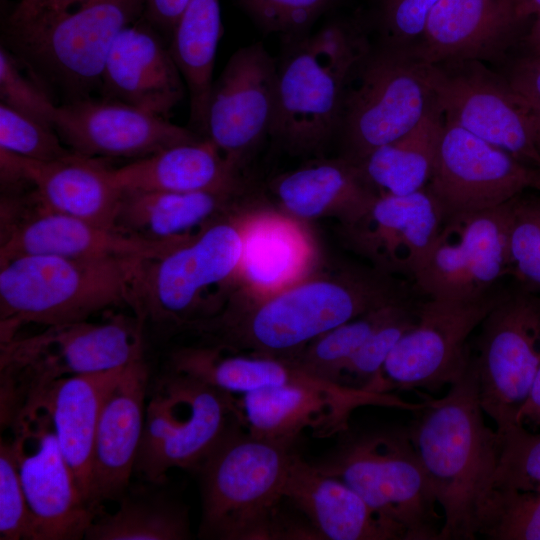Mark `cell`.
Masks as SVG:
<instances>
[{"mask_svg": "<svg viewBox=\"0 0 540 540\" xmlns=\"http://www.w3.org/2000/svg\"><path fill=\"white\" fill-rule=\"evenodd\" d=\"M242 248L240 228L220 221L146 260L135 289V316L143 322L187 324L198 312L201 295L238 270Z\"/></svg>", "mask_w": 540, "mask_h": 540, "instance_id": "13", "label": "cell"}, {"mask_svg": "<svg viewBox=\"0 0 540 540\" xmlns=\"http://www.w3.org/2000/svg\"><path fill=\"white\" fill-rule=\"evenodd\" d=\"M475 532L491 540H540V490L492 486L477 509Z\"/></svg>", "mask_w": 540, "mask_h": 540, "instance_id": "37", "label": "cell"}, {"mask_svg": "<svg viewBox=\"0 0 540 540\" xmlns=\"http://www.w3.org/2000/svg\"><path fill=\"white\" fill-rule=\"evenodd\" d=\"M15 156L23 178L44 207L116 230L123 189L114 168L101 158L76 152L49 162Z\"/></svg>", "mask_w": 540, "mask_h": 540, "instance_id": "27", "label": "cell"}, {"mask_svg": "<svg viewBox=\"0 0 540 540\" xmlns=\"http://www.w3.org/2000/svg\"><path fill=\"white\" fill-rule=\"evenodd\" d=\"M435 100L427 66L411 53L375 45L353 72L337 139L343 157L358 164L410 131Z\"/></svg>", "mask_w": 540, "mask_h": 540, "instance_id": "10", "label": "cell"}, {"mask_svg": "<svg viewBox=\"0 0 540 540\" xmlns=\"http://www.w3.org/2000/svg\"><path fill=\"white\" fill-rule=\"evenodd\" d=\"M238 421L242 412L232 394L172 371L147 401L134 472L159 485L170 469L196 471Z\"/></svg>", "mask_w": 540, "mask_h": 540, "instance_id": "9", "label": "cell"}, {"mask_svg": "<svg viewBox=\"0 0 540 540\" xmlns=\"http://www.w3.org/2000/svg\"><path fill=\"white\" fill-rule=\"evenodd\" d=\"M143 321L123 314L46 326L0 343V422L9 428L53 382L100 372L143 358Z\"/></svg>", "mask_w": 540, "mask_h": 540, "instance_id": "7", "label": "cell"}, {"mask_svg": "<svg viewBox=\"0 0 540 540\" xmlns=\"http://www.w3.org/2000/svg\"><path fill=\"white\" fill-rule=\"evenodd\" d=\"M146 260L24 255L0 264V343L24 324L85 321L121 305L134 309Z\"/></svg>", "mask_w": 540, "mask_h": 540, "instance_id": "4", "label": "cell"}, {"mask_svg": "<svg viewBox=\"0 0 540 540\" xmlns=\"http://www.w3.org/2000/svg\"><path fill=\"white\" fill-rule=\"evenodd\" d=\"M0 539L33 540L32 518L10 441H0Z\"/></svg>", "mask_w": 540, "mask_h": 540, "instance_id": "44", "label": "cell"}, {"mask_svg": "<svg viewBox=\"0 0 540 540\" xmlns=\"http://www.w3.org/2000/svg\"><path fill=\"white\" fill-rule=\"evenodd\" d=\"M336 0H240L266 33H276L290 41L309 33L312 24Z\"/></svg>", "mask_w": 540, "mask_h": 540, "instance_id": "43", "label": "cell"}, {"mask_svg": "<svg viewBox=\"0 0 540 540\" xmlns=\"http://www.w3.org/2000/svg\"><path fill=\"white\" fill-rule=\"evenodd\" d=\"M516 10L522 20H527L540 12V0H522Z\"/></svg>", "mask_w": 540, "mask_h": 540, "instance_id": "52", "label": "cell"}, {"mask_svg": "<svg viewBox=\"0 0 540 540\" xmlns=\"http://www.w3.org/2000/svg\"><path fill=\"white\" fill-rule=\"evenodd\" d=\"M144 12V0H80L57 13L8 20L13 50L49 80L75 94L100 86L118 35Z\"/></svg>", "mask_w": 540, "mask_h": 540, "instance_id": "8", "label": "cell"}, {"mask_svg": "<svg viewBox=\"0 0 540 540\" xmlns=\"http://www.w3.org/2000/svg\"><path fill=\"white\" fill-rule=\"evenodd\" d=\"M516 4V8L522 0H512Z\"/></svg>", "mask_w": 540, "mask_h": 540, "instance_id": "53", "label": "cell"}, {"mask_svg": "<svg viewBox=\"0 0 540 540\" xmlns=\"http://www.w3.org/2000/svg\"><path fill=\"white\" fill-rule=\"evenodd\" d=\"M0 264L24 255L156 259L181 241H151L44 207L29 191L2 192Z\"/></svg>", "mask_w": 540, "mask_h": 540, "instance_id": "16", "label": "cell"}, {"mask_svg": "<svg viewBox=\"0 0 540 540\" xmlns=\"http://www.w3.org/2000/svg\"><path fill=\"white\" fill-rule=\"evenodd\" d=\"M148 378L143 358L129 363L102 407L91 460L89 505L96 514L128 488L143 436Z\"/></svg>", "mask_w": 540, "mask_h": 540, "instance_id": "23", "label": "cell"}, {"mask_svg": "<svg viewBox=\"0 0 540 540\" xmlns=\"http://www.w3.org/2000/svg\"><path fill=\"white\" fill-rule=\"evenodd\" d=\"M539 180V167L445 120L426 188L447 217L498 207Z\"/></svg>", "mask_w": 540, "mask_h": 540, "instance_id": "18", "label": "cell"}, {"mask_svg": "<svg viewBox=\"0 0 540 540\" xmlns=\"http://www.w3.org/2000/svg\"><path fill=\"white\" fill-rule=\"evenodd\" d=\"M283 498L327 540H405L404 533L379 517L343 481L294 453Z\"/></svg>", "mask_w": 540, "mask_h": 540, "instance_id": "26", "label": "cell"}, {"mask_svg": "<svg viewBox=\"0 0 540 540\" xmlns=\"http://www.w3.org/2000/svg\"><path fill=\"white\" fill-rule=\"evenodd\" d=\"M281 205L304 218L338 214L346 225L361 218L379 196L360 166L342 157L314 161L276 178Z\"/></svg>", "mask_w": 540, "mask_h": 540, "instance_id": "29", "label": "cell"}, {"mask_svg": "<svg viewBox=\"0 0 540 540\" xmlns=\"http://www.w3.org/2000/svg\"><path fill=\"white\" fill-rule=\"evenodd\" d=\"M240 230L243 248L238 270L255 288L280 289L306 267L310 257L308 241L290 220L262 215Z\"/></svg>", "mask_w": 540, "mask_h": 540, "instance_id": "34", "label": "cell"}, {"mask_svg": "<svg viewBox=\"0 0 540 540\" xmlns=\"http://www.w3.org/2000/svg\"><path fill=\"white\" fill-rule=\"evenodd\" d=\"M514 198L498 207L444 217L413 283L425 297L472 298L508 276Z\"/></svg>", "mask_w": 540, "mask_h": 540, "instance_id": "14", "label": "cell"}, {"mask_svg": "<svg viewBox=\"0 0 540 540\" xmlns=\"http://www.w3.org/2000/svg\"><path fill=\"white\" fill-rule=\"evenodd\" d=\"M510 87L527 101H540V56L525 54L516 59L504 76Z\"/></svg>", "mask_w": 540, "mask_h": 540, "instance_id": "46", "label": "cell"}, {"mask_svg": "<svg viewBox=\"0 0 540 540\" xmlns=\"http://www.w3.org/2000/svg\"><path fill=\"white\" fill-rule=\"evenodd\" d=\"M419 301H415L382 324L357 350L347 363L343 375L356 381V387L379 392L381 371L388 356L416 323Z\"/></svg>", "mask_w": 540, "mask_h": 540, "instance_id": "41", "label": "cell"}, {"mask_svg": "<svg viewBox=\"0 0 540 540\" xmlns=\"http://www.w3.org/2000/svg\"><path fill=\"white\" fill-rule=\"evenodd\" d=\"M524 101L528 111L533 142L540 155V101H527L525 99Z\"/></svg>", "mask_w": 540, "mask_h": 540, "instance_id": "50", "label": "cell"}, {"mask_svg": "<svg viewBox=\"0 0 540 540\" xmlns=\"http://www.w3.org/2000/svg\"><path fill=\"white\" fill-rule=\"evenodd\" d=\"M535 16L533 24L524 37V44L527 49L526 54L540 56V12Z\"/></svg>", "mask_w": 540, "mask_h": 540, "instance_id": "51", "label": "cell"}, {"mask_svg": "<svg viewBox=\"0 0 540 540\" xmlns=\"http://www.w3.org/2000/svg\"><path fill=\"white\" fill-rule=\"evenodd\" d=\"M444 121L435 99L410 131L373 150L358 163L379 196L407 195L427 186Z\"/></svg>", "mask_w": 540, "mask_h": 540, "instance_id": "32", "label": "cell"}, {"mask_svg": "<svg viewBox=\"0 0 540 540\" xmlns=\"http://www.w3.org/2000/svg\"><path fill=\"white\" fill-rule=\"evenodd\" d=\"M407 427L443 514L441 540L476 538V512L491 488L499 435L485 424L474 359L441 398H428Z\"/></svg>", "mask_w": 540, "mask_h": 540, "instance_id": "1", "label": "cell"}, {"mask_svg": "<svg viewBox=\"0 0 540 540\" xmlns=\"http://www.w3.org/2000/svg\"><path fill=\"white\" fill-rule=\"evenodd\" d=\"M231 193L123 190L116 230L151 241H181L209 225ZM194 236V235H193Z\"/></svg>", "mask_w": 540, "mask_h": 540, "instance_id": "31", "label": "cell"}, {"mask_svg": "<svg viewBox=\"0 0 540 540\" xmlns=\"http://www.w3.org/2000/svg\"><path fill=\"white\" fill-rule=\"evenodd\" d=\"M191 538L187 509L158 494H125L114 513L100 510L87 540H185Z\"/></svg>", "mask_w": 540, "mask_h": 540, "instance_id": "35", "label": "cell"}, {"mask_svg": "<svg viewBox=\"0 0 540 540\" xmlns=\"http://www.w3.org/2000/svg\"><path fill=\"white\" fill-rule=\"evenodd\" d=\"M495 288L472 298L426 297L415 325L398 341L381 371L379 392H437L457 382L471 360V334L505 294Z\"/></svg>", "mask_w": 540, "mask_h": 540, "instance_id": "11", "label": "cell"}, {"mask_svg": "<svg viewBox=\"0 0 540 540\" xmlns=\"http://www.w3.org/2000/svg\"><path fill=\"white\" fill-rule=\"evenodd\" d=\"M444 220L425 187L407 195H380L356 222L346 225L352 246L375 269L413 278L426 258Z\"/></svg>", "mask_w": 540, "mask_h": 540, "instance_id": "22", "label": "cell"}, {"mask_svg": "<svg viewBox=\"0 0 540 540\" xmlns=\"http://www.w3.org/2000/svg\"><path fill=\"white\" fill-rule=\"evenodd\" d=\"M439 0H376L375 45L411 53L418 46L429 15Z\"/></svg>", "mask_w": 540, "mask_h": 540, "instance_id": "42", "label": "cell"}, {"mask_svg": "<svg viewBox=\"0 0 540 540\" xmlns=\"http://www.w3.org/2000/svg\"><path fill=\"white\" fill-rule=\"evenodd\" d=\"M539 169H540V167H539ZM537 190H539V191H540V180H539V185H538V188H537Z\"/></svg>", "mask_w": 540, "mask_h": 540, "instance_id": "54", "label": "cell"}, {"mask_svg": "<svg viewBox=\"0 0 540 540\" xmlns=\"http://www.w3.org/2000/svg\"><path fill=\"white\" fill-rule=\"evenodd\" d=\"M497 433L500 450L492 486L540 490V433L530 432L522 424Z\"/></svg>", "mask_w": 540, "mask_h": 540, "instance_id": "39", "label": "cell"}, {"mask_svg": "<svg viewBox=\"0 0 540 540\" xmlns=\"http://www.w3.org/2000/svg\"><path fill=\"white\" fill-rule=\"evenodd\" d=\"M415 301L367 312L331 329L287 357L316 378L343 384L344 369L357 350L382 324Z\"/></svg>", "mask_w": 540, "mask_h": 540, "instance_id": "36", "label": "cell"}, {"mask_svg": "<svg viewBox=\"0 0 540 540\" xmlns=\"http://www.w3.org/2000/svg\"><path fill=\"white\" fill-rule=\"evenodd\" d=\"M277 66L264 45L256 42L235 51L213 82L204 137L236 168L247 152L271 135Z\"/></svg>", "mask_w": 540, "mask_h": 540, "instance_id": "20", "label": "cell"}, {"mask_svg": "<svg viewBox=\"0 0 540 540\" xmlns=\"http://www.w3.org/2000/svg\"><path fill=\"white\" fill-rule=\"evenodd\" d=\"M523 21L512 0H439L413 56L425 64L501 60Z\"/></svg>", "mask_w": 540, "mask_h": 540, "instance_id": "24", "label": "cell"}, {"mask_svg": "<svg viewBox=\"0 0 540 540\" xmlns=\"http://www.w3.org/2000/svg\"><path fill=\"white\" fill-rule=\"evenodd\" d=\"M222 32L219 0H190L171 33L170 52L189 95L190 124L204 131Z\"/></svg>", "mask_w": 540, "mask_h": 540, "instance_id": "33", "label": "cell"}, {"mask_svg": "<svg viewBox=\"0 0 540 540\" xmlns=\"http://www.w3.org/2000/svg\"><path fill=\"white\" fill-rule=\"evenodd\" d=\"M435 99L446 121L540 167L525 101L504 76L478 60L426 64Z\"/></svg>", "mask_w": 540, "mask_h": 540, "instance_id": "15", "label": "cell"}, {"mask_svg": "<svg viewBox=\"0 0 540 540\" xmlns=\"http://www.w3.org/2000/svg\"><path fill=\"white\" fill-rule=\"evenodd\" d=\"M508 250V276L517 287L540 294V195L514 198Z\"/></svg>", "mask_w": 540, "mask_h": 540, "instance_id": "38", "label": "cell"}, {"mask_svg": "<svg viewBox=\"0 0 540 540\" xmlns=\"http://www.w3.org/2000/svg\"><path fill=\"white\" fill-rule=\"evenodd\" d=\"M29 505L33 540H79L96 513L82 496L43 408L23 412L9 427Z\"/></svg>", "mask_w": 540, "mask_h": 540, "instance_id": "17", "label": "cell"}, {"mask_svg": "<svg viewBox=\"0 0 540 540\" xmlns=\"http://www.w3.org/2000/svg\"><path fill=\"white\" fill-rule=\"evenodd\" d=\"M294 445L255 437L235 422L196 469L199 538L294 539L298 521L282 507Z\"/></svg>", "mask_w": 540, "mask_h": 540, "instance_id": "2", "label": "cell"}, {"mask_svg": "<svg viewBox=\"0 0 540 540\" xmlns=\"http://www.w3.org/2000/svg\"><path fill=\"white\" fill-rule=\"evenodd\" d=\"M529 421L540 425V366L530 388L528 397L518 414V423Z\"/></svg>", "mask_w": 540, "mask_h": 540, "instance_id": "49", "label": "cell"}, {"mask_svg": "<svg viewBox=\"0 0 540 540\" xmlns=\"http://www.w3.org/2000/svg\"><path fill=\"white\" fill-rule=\"evenodd\" d=\"M3 1V0H2Z\"/></svg>", "mask_w": 540, "mask_h": 540, "instance_id": "55", "label": "cell"}, {"mask_svg": "<svg viewBox=\"0 0 540 540\" xmlns=\"http://www.w3.org/2000/svg\"><path fill=\"white\" fill-rule=\"evenodd\" d=\"M372 47L368 27L355 18L286 41L271 131L286 150L319 152L337 137L347 84Z\"/></svg>", "mask_w": 540, "mask_h": 540, "instance_id": "3", "label": "cell"}, {"mask_svg": "<svg viewBox=\"0 0 540 540\" xmlns=\"http://www.w3.org/2000/svg\"><path fill=\"white\" fill-rule=\"evenodd\" d=\"M99 87L105 98L165 118L183 100L186 88L169 47L140 23L127 26L114 41Z\"/></svg>", "mask_w": 540, "mask_h": 540, "instance_id": "25", "label": "cell"}, {"mask_svg": "<svg viewBox=\"0 0 540 540\" xmlns=\"http://www.w3.org/2000/svg\"><path fill=\"white\" fill-rule=\"evenodd\" d=\"M243 425L253 436L295 443L305 430L316 438L338 435L361 406H382L415 412L410 403L392 393H377L339 383L290 384L242 394L238 400Z\"/></svg>", "mask_w": 540, "mask_h": 540, "instance_id": "19", "label": "cell"}, {"mask_svg": "<svg viewBox=\"0 0 540 540\" xmlns=\"http://www.w3.org/2000/svg\"><path fill=\"white\" fill-rule=\"evenodd\" d=\"M53 126L69 149L92 158L136 160L202 138L165 117L105 97L58 105Z\"/></svg>", "mask_w": 540, "mask_h": 540, "instance_id": "21", "label": "cell"}, {"mask_svg": "<svg viewBox=\"0 0 540 540\" xmlns=\"http://www.w3.org/2000/svg\"><path fill=\"white\" fill-rule=\"evenodd\" d=\"M190 0H144V14L152 25L172 31Z\"/></svg>", "mask_w": 540, "mask_h": 540, "instance_id": "47", "label": "cell"}, {"mask_svg": "<svg viewBox=\"0 0 540 540\" xmlns=\"http://www.w3.org/2000/svg\"><path fill=\"white\" fill-rule=\"evenodd\" d=\"M414 284L377 269H349L339 277L288 288L246 316L215 326L228 347L288 356L331 329L372 310L415 300Z\"/></svg>", "mask_w": 540, "mask_h": 540, "instance_id": "5", "label": "cell"}, {"mask_svg": "<svg viewBox=\"0 0 540 540\" xmlns=\"http://www.w3.org/2000/svg\"><path fill=\"white\" fill-rule=\"evenodd\" d=\"M124 367L61 378L23 410L40 407L49 414L63 456L89 507L91 460L97 424L104 402Z\"/></svg>", "mask_w": 540, "mask_h": 540, "instance_id": "28", "label": "cell"}, {"mask_svg": "<svg viewBox=\"0 0 540 540\" xmlns=\"http://www.w3.org/2000/svg\"><path fill=\"white\" fill-rule=\"evenodd\" d=\"M311 462L352 488L405 540H441L443 515L406 427L348 429Z\"/></svg>", "mask_w": 540, "mask_h": 540, "instance_id": "6", "label": "cell"}, {"mask_svg": "<svg viewBox=\"0 0 540 540\" xmlns=\"http://www.w3.org/2000/svg\"><path fill=\"white\" fill-rule=\"evenodd\" d=\"M113 172L123 190L233 194L238 185L237 168L206 137L166 147Z\"/></svg>", "mask_w": 540, "mask_h": 540, "instance_id": "30", "label": "cell"}, {"mask_svg": "<svg viewBox=\"0 0 540 540\" xmlns=\"http://www.w3.org/2000/svg\"><path fill=\"white\" fill-rule=\"evenodd\" d=\"M477 354L482 408L502 432L519 424L540 366V294L520 287L506 290L480 324Z\"/></svg>", "mask_w": 540, "mask_h": 540, "instance_id": "12", "label": "cell"}, {"mask_svg": "<svg viewBox=\"0 0 540 540\" xmlns=\"http://www.w3.org/2000/svg\"><path fill=\"white\" fill-rule=\"evenodd\" d=\"M0 103L51 125L58 106L21 72L14 54L4 45L0 48Z\"/></svg>", "mask_w": 540, "mask_h": 540, "instance_id": "45", "label": "cell"}, {"mask_svg": "<svg viewBox=\"0 0 540 540\" xmlns=\"http://www.w3.org/2000/svg\"><path fill=\"white\" fill-rule=\"evenodd\" d=\"M80 0H19L7 19L24 20L64 11Z\"/></svg>", "mask_w": 540, "mask_h": 540, "instance_id": "48", "label": "cell"}, {"mask_svg": "<svg viewBox=\"0 0 540 540\" xmlns=\"http://www.w3.org/2000/svg\"><path fill=\"white\" fill-rule=\"evenodd\" d=\"M0 149L41 162L60 160L74 152L64 144L53 125L2 103Z\"/></svg>", "mask_w": 540, "mask_h": 540, "instance_id": "40", "label": "cell"}]
</instances>
